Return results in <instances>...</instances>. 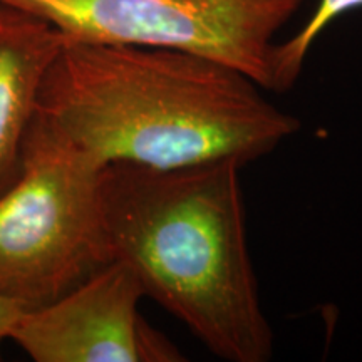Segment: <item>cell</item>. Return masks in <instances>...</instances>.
<instances>
[{"instance_id": "4", "label": "cell", "mask_w": 362, "mask_h": 362, "mask_svg": "<svg viewBox=\"0 0 362 362\" xmlns=\"http://www.w3.org/2000/svg\"><path fill=\"white\" fill-rule=\"evenodd\" d=\"M67 40L170 49L233 67L269 90L274 37L304 0H2Z\"/></svg>"}, {"instance_id": "6", "label": "cell", "mask_w": 362, "mask_h": 362, "mask_svg": "<svg viewBox=\"0 0 362 362\" xmlns=\"http://www.w3.org/2000/svg\"><path fill=\"white\" fill-rule=\"evenodd\" d=\"M64 42L51 24L0 0V194L19 175L40 86Z\"/></svg>"}, {"instance_id": "8", "label": "cell", "mask_w": 362, "mask_h": 362, "mask_svg": "<svg viewBox=\"0 0 362 362\" xmlns=\"http://www.w3.org/2000/svg\"><path fill=\"white\" fill-rule=\"evenodd\" d=\"M22 312H25V309L0 297V351H2V344L8 341V332H11L13 322L19 319Z\"/></svg>"}, {"instance_id": "7", "label": "cell", "mask_w": 362, "mask_h": 362, "mask_svg": "<svg viewBox=\"0 0 362 362\" xmlns=\"http://www.w3.org/2000/svg\"><path fill=\"white\" fill-rule=\"evenodd\" d=\"M359 7H362V0H319L315 12L304 27L285 42L274 45L269 90L285 93L291 89L300 76L302 66L315 39L327 29L330 22Z\"/></svg>"}, {"instance_id": "3", "label": "cell", "mask_w": 362, "mask_h": 362, "mask_svg": "<svg viewBox=\"0 0 362 362\" xmlns=\"http://www.w3.org/2000/svg\"><path fill=\"white\" fill-rule=\"evenodd\" d=\"M103 168L35 111L19 175L0 194V297L39 309L115 262L99 194Z\"/></svg>"}, {"instance_id": "1", "label": "cell", "mask_w": 362, "mask_h": 362, "mask_svg": "<svg viewBox=\"0 0 362 362\" xmlns=\"http://www.w3.org/2000/svg\"><path fill=\"white\" fill-rule=\"evenodd\" d=\"M260 89L194 54L66 39L44 76L37 112L103 166L247 165L300 129Z\"/></svg>"}, {"instance_id": "5", "label": "cell", "mask_w": 362, "mask_h": 362, "mask_svg": "<svg viewBox=\"0 0 362 362\" xmlns=\"http://www.w3.org/2000/svg\"><path fill=\"white\" fill-rule=\"evenodd\" d=\"M133 269L115 260L51 304L25 310L8 332L35 362L181 361L173 344L144 322Z\"/></svg>"}, {"instance_id": "2", "label": "cell", "mask_w": 362, "mask_h": 362, "mask_svg": "<svg viewBox=\"0 0 362 362\" xmlns=\"http://www.w3.org/2000/svg\"><path fill=\"white\" fill-rule=\"evenodd\" d=\"M242 163L158 170L110 163L99 194L115 260L187 324L215 356L265 362L274 332L262 310L247 243Z\"/></svg>"}]
</instances>
